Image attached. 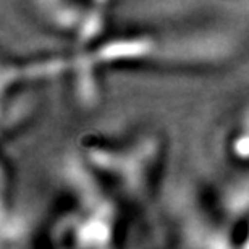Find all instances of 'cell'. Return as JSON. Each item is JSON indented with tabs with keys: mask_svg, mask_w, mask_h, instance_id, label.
I'll return each mask as SVG.
<instances>
[{
	"mask_svg": "<svg viewBox=\"0 0 249 249\" xmlns=\"http://www.w3.org/2000/svg\"><path fill=\"white\" fill-rule=\"evenodd\" d=\"M112 3L34 2L29 10L42 28L73 44V51H89L108 37Z\"/></svg>",
	"mask_w": 249,
	"mask_h": 249,
	"instance_id": "obj_2",
	"label": "cell"
},
{
	"mask_svg": "<svg viewBox=\"0 0 249 249\" xmlns=\"http://www.w3.org/2000/svg\"><path fill=\"white\" fill-rule=\"evenodd\" d=\"M12 97V104L3 102V118H2V133L3 138L8 134L15 136L24 124H26L36 113L37 102L23 89H17L8 94H3V97Z\"/></svg>",
	"mask_w": 249,
	"mask_h": 249,
	"instance_id": "obj_3",
	"label": "cell"
},
{
	"mask_svg": "<svg viewBox=\"0 0 249 249\" xmlns=\"http://www.w3.org/2000/svg\"><path fill=\"white\" fill-rule=\"evenodd\" d=\"M165 139L144 131L126 139L88 136L79 144V159L102 188L123 206H141L154 196L160 178Z\"/></svg>",
	"mask_w": 249,
	"mask_h": 249,
	"instance_id": "obj_1",
	"label": "cell"
},
{
	"mask_svg": "<svg viewBox=\"0 0 249 249\" xmlns=\"http://www.w3.org/2000/svg\"><path fill=\"white\" fill-rule=\"evenodd\" d=\"M227 154L238 165H249V107L236 118L227 136Z\"/></svg>",
	"mask_w": 249,
	"mask_h": 249,
	"instance_id": "obj_4",
	"label": "cell"
}]
</instances>
